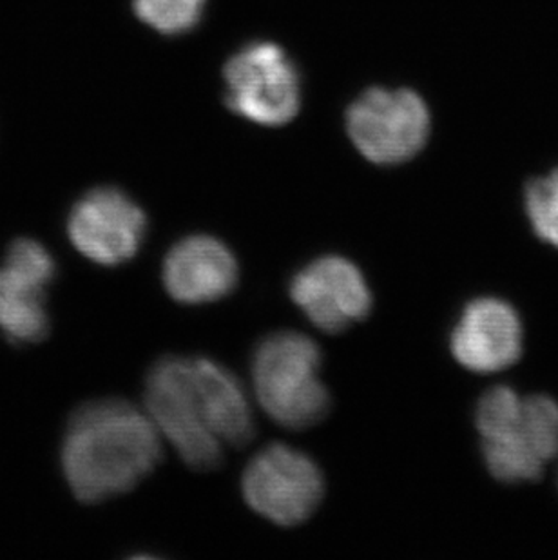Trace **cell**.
Here are the masks:
<instances>
[{
    "label": "cell",
    "mask_w": 558,
    "mask_h": 560,
    "mask_svg": "<svg viewBox=\"0 0 558 560\" xmlns=\"http://www.w3.org/2000/svg\"><path fill=\"white\" fill-rule=\"evenodd\" d=\"M162 460L148 412L121 399L88 402L69 419L62 468L79 501L95 504L137 488Z\"/></svg>",
    "instance_id": "obj_1"
},
{
    "label": "cell",
    "mask_w": 558,
    "mask_h": 560,
    "mask_svg": "<svg viewBox=\"0 0 558 560\" xmlns=\"http://www.w3.org/2000/svg\"><path fill=\"white\" fill-rule=\"evenodd\" d=\"M475 421L486 466L499 481H537L558 455V402L551 397H521L496 386L480 397Z\"/></svg>",
    "instance_id": "obj_2"
},
{
    "label": "cell",
    "mask_w": 558,
    "mask_h": 560,
    "mask_svg": "<svg viewBox=\"0 0 558 560\" xmlns=\"http://www.w3.org/2000/svg\"><path fill=\"white\" fill-rule=\"evenodd\" d=\"M319 369L322 350L316 341L292 330L270 334L254 352V390L259 405L284 429H311L330 408Z\"/></svg>",
    "instance_id": "obj_3"
},
{
    "label": "cell",
    "mask_w": 558,
    "mask_h": 560,
    "mask_svg": "<svg viewBox=\"0 0 558 560\" xmlns=\"http://www.w3.org/2000/svg\"><path fill=\"white\" fill-rule=\"evenodd\" d=\"M146 412L185 465L206 471L222 463L223 444L207 424L193 360L168 355L151 369L146 383Z\"/></svg>",
    "instance_id": "obj_4"
},
{
    "label": "cell",
    "mask_w": 558,
    "mask_h": 560,
    "mask_svg": "<svg viewBox=\"0 0 558 560\" xmlns=\"http://www.w3.org/2000/svg\"><path fill=\"white\" fill-rule=\"evenodd\" d=\"M225 104L232 113L259 126L292 122L300 112V74L275 43H253L223 68Z\"/></svg>",
    "instance_id": "obj_5"
},
{
    "label": "cell",
    "mask_w": 558,
    "mask_h": 560,
    "mask_svg": "<svg viewBox=\"0 0 558 560\" xmlns=\"http://www.w3.org/2000/svg\"><path fill=\"white\" fill-rule=\"evenodd\" d=\"M347 129L356 149L372 164H403L425 148L430 113L414 91L372 88L348 107Z\"/></svg>",
    "instance_id": "obj_6"
},
{
    "label": "cell",
    "mask_w": 558,
    "mask_h": 560,
    "mask_svg": "<svg viewBox=\"0 0 558 560\" xmlns=\"http://www.w3.org/2000/svg\"><path fill=\"white\" fill-rule=\"evenodd\" d=\"M242 488L243 498L254 512L279 526H295L316 512L325 481L309 455L275 443L248 463Z\"/></svg>",
    "instance_id": "obj_7"
},
{
    "label": "cell",
    "mask_w": 558,
    "mask_h": 560,
    "mask_svg": "<svg viewBox=\"0 0 558 560\" xmlns=\"http://www.w3.org/2000/svg\"><path fill=\"white\" fill-rule=\"evenodd\" d=\"M54 256L37 240H16L0 267V330L11 343L43 341L49 332L48 287Z\"/></svg>",
    "instance_id": "obj_8"
},
{
    "label": "cell",
    "mask_w": 558,
    "mask_h": 560,
    "mask_svg": "<svg viewBox=\"0 0 558 560\" xmlns=\"http://www.w3.org/2000/svg\"><path fill=\"white\" fill-rule=\"evenodd\" d=\"M146 231V212L116 187L90 190L74 203L68 220L69 240L74 249L107 267L135 258Z\"/></svg>",
    "instance_id": "obj_9"
},
{
    "label": "cell",
    "mask_w": 558,
    "mask_h": 560,
    "mask_svg": "<svg viewBox=\"0 0 558 560\" xmlns=\"http://www.w3.org/2000/svg\"><path fill=\"white\" fill-rule=\"evenodd\" d=\"M292 302L319 330L342 332L363 322L372 294L361 270L341 256H325L300 270L290 283Z\"/></svg>",
    "instance_id": "obj_10"
},
{
    "label": "cell",
    "mask_w": 558,
    "mask_h": 560,
    "mask_svg": "<svg viewBox=\"0 0 558 560\" xmlns=\"http://www.w3.org/2000/svg\"><path fill=\"white\" fill-rule=\"evenodd\" d=\"M524 332L510 303L480 298L464 308L452 332L455 360L477 374H493L521 360Z\"/></svg>",
    "instance_id": "obj_11"
},
{
    "label": "cell",
    "mask_w": 558,
    "mask_h": 560,
    "mask_svg": "<svg viewBox=\"0 0 558 560\" xmlns=\"http://www.w3.org/2000/svg\"><path fill=\"white\" fill-rule=\"evenodd\" d=\"M164 285L174 302L204 305L229 296L237 283V261L223 242L189 236L168 250Z\"/></svg>",
    "instance_id": "obj_12"
},
{
    "label": "cell",
    "mask_w": 558,
    "mask_h": 560,
    "mask_svg": "<svg viewBox=\"0 0 558 560\" xmlns=\"http://www.w3.org/2000/svg\"><path fill=\"white\" fill-rule=\"evenodd\" d=\"M196 386L207 424L218 441L243 446L254 435V416L247 392L231 371L209 358H195Z\"/></svg>",
    "instance_id": "obj_13"
},
{
    "label": "cell",
    "mask_w": 558,
    "mask_h": 560,
    "mask_svg": "<svg viewBox=\"0 0 558 560\" xmlns=\"http://www.w3.org/2000/svg\"><path fill=\"white\" fill-rule=\"evenodd\" d=\"M207 0H135V11L143 24L162 35H182L200 22Z\"/></svg>",
    "instance_id": "obj_14"
},
{
    "label": "cell",
    "mask_w": 558,
    "mask_h": 560,
    "mask_svg": "<svg viewBox=\"0 0 558 560\" xmlns=\"http://www.w3.org/2000/svg\"><path fill=\"white\" fill-rule=\"evenodd\" d=\"M526 211L538 238L558 249V170L527 186Z\"/></svg>",
    "instance_id": "obj_15"
}]
</instances>
